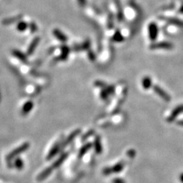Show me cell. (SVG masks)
<instances>
[{
  "instance_id": "18",
  "label": "cell",
  "mask_w": 183,
  "mask_h": 183,
  "mask_svg": "<svg viewBox=\"0 0 183 183\" xmlns=\"http://www.w3.org/2000/svg\"><path fill=\"white\" fill-rule=\"evenodd\" d=\"M92 147V143H87L85 144L84 146H83L81 148L79 151V153H78V157L79 158H81L84 155L87 153V152L91 149Z\"/></svg>"
},
{
  "instance_id": "16",
  "label": "cell",
  "mask_w": 183,
  "mask_h": 183,
  "mask_svg": "<svg viewBox=\"0 0 183 183\" xmlns=\"http://www.w3.org/2000/svg\"><path fill=\"white\" fill-rule=\"evenodd\" d=\"M33 107V103L32 101H27L26 103L24 104L22 108V115H26L32 110Z\"/></svg>"
},
{
  "instance_id": "33",
  "label": "cell",
  "mask_w": 183,
  "mask_h": 183,
  "mask_svg": "<svg viewBox=\"0 0 183 183\" xmlns=\"http://www.w3.org/2000/svg\"><path fill=\"white\" fill-rule=\"evenodd\" d=\"M113 183H126V181L123 180V179L119 178H116L113 180Z\"/></svg>"
},
{
  "instance_id": "36",
  "label": "cell",
  "mask_w": 183,
  "mask_h": 183,
  "mask_svg": "<svg viewBox=\"0 0 183 183\" xmlns=\"http://www.w3.org/2000/svg\"><path fill=\"white\" fill-rule=\"evenodd\" d=\"M180 181L182 183H183V173H182L181 175H180Z\"/></svg>"
},
{
  "instance_id": "37",
  "label": "cell",
  "mask_w": 183,
  "mask_h": 183,
  "mask_svg": "<svg viewBox=\"0 0 183 183\" xmlns=\"http://www.w3.org/2000/svg\"><path fill=\"white\" fill-rule=\"evenodd\" d=\"M178 124L179 126H183V121H179V122H178Z\"/></svg>"
},
{
  "instance_id": "35",
  "label": "cell",
  "mask_w": 183,
  "mask_h": 183,
  "mask_svg": "<svg viewBox=\"0 0 183 183\" xmlns=\"http://www.w3.org/2000/svg\"><path fill=\"white\" fill-rule=\"evenodd\" d=\"M135 151L134 150H132V149H131V150H130L127 153V154H128V155L129 157H134V156L135 155Z\"/></svg>"
},
{
  "instance_id": "4",
  "label": "cell",
  "mask_w": 183,
  "mask_h": 183,
  "mask_svg": "<svg viewBox=\"0 0 183 183\" xmlns=\"http://www.w3.org/2000/svg\"><path fill=\"white\" fill-rule=\"evenodd\" d=\"M153 89L155 91V92L156 93L158 96H160L163 100L166 101V102H169V101L171 100L170 96L167 94L165 90H163L161 88L158 86V85H153Z\"/></svg>"
},
{
  "instance_id": "19",
  "label": "cell",
  "mask_w": 183,
  "mask_h": 183,
  "mask_svg": "<svg viewBox=\"0 0 183 183\" xmlns=\"http://www.w3.org/2000/svg\"><path fill=\"white\" fill-rule=\"evenodd\" d=\"M124 165H125V163L121 161V162H119L118 163H117V164L114 165L113 167H111L112 173H118L121 172V171L123 169Z\"/></svg>"
},
{
  "instance_id": "25",
  "label": "cell",
  "mask_w": 183,
  "mask_h": 183,
  "mask_svg": "<svg viewBox=\"0 0 183 183\" xmlns=\"http://www.w3.org/2000/svg\"><path fill=\"white\" fill-rule=\"evenodd\" d=\"M94 133H95V132L93 130H89L88 132H86V134H85L84 136H82V138H81V141H85V140H86L89 137V136H91L92 135H93Z\"/></svg>"
},
{
  "instance_id": "1",
  "label": "cell",
  "mask_w": 183,
  "mask_h": 183,
  "mask_svg": "<svg viewBox=\"0 0 183 183\" xmlns=\"http://www.w3.org/2000/svg\"><path fill=\"white\" fill-rule=\"evenodd\" d=\"M29 147H30V144L29 142H25V143H23L22 145H21V146H19L18 147L16 148V149L13 150L11 152V153H10L8 155H7V156L6 157L7 161V162L11 161L14 158L18 156V155H21V153H23V152L26 151L27 149H29Z\"/></svg>"
},
{
  "instance_id": "27",
  "label": "cell",
  "mask_w": 183,
  "mask_h": 183,
  "mask_svg": "<svg viewBox=\"0 0 183 183\" xmlns=\"http://www.w3.org/2000/svg\"><path fill=\"white\" fill-rule=\"evenodd\" d=\"M88 56L89 59L90 60L94 61L96 60V55L94 54V53L92 51V50H88Z\"/></svg>"
},
{
  "instance_id": "11",
  "label": "cell",
  "mask_w": 183,
  "mask_h": 183,
  "mask_svg": "<svg viewBox=\"0 0 183 183\" xmlns=\"http://www.w3.org/2000/svg\"><path fill=\"white\" fill-rule=\"evenodd\" d=\"M53 35H54V36L58 40H59L61 42L65 43L68 40V38H67V36H66V35L62 32L60 30L58 29H54Z\"/></svg>"
},
{
  "instance_id": "17",
  "label": "cell",
  "mask_w": 183,
  "mask_h": 183,
  "mask_svg": "<svg viewBox=\"0 0 183 183\" xmlns=\"http://www.w3.org/2000/svg\"><path fill=\"white\" fill-rule=\"evenodd\" d=\"M94 149L95 151L97 154H100L103 151V147H102V144H101V139L100 136H97L95 141H94Z\"/></svg>"
},
{
  "instance_id": "38",
  "label": "cell",
  "mask_w": 183,
  "mask_h": 183,
  "mask_svg": "<svg viewBox=\"0 0 183 183\" xmlns=\"http://www.w3.org/2000/svg\"><path fill=\"white\" fill-rule=\"evenodd\" d=\"M179 11H180V12H181V13L183 14V6L181 7V9H180V10H179Z\"/></svg>"
},
{
  "instance_id": "9",
  "label": "cell",
  "mask_w": 183,
  "mask_h": 183,
  "mask_svg": "<svg viewBox=\"0 0 183 183\" xmlns=\"http://www.w3.org/2000/svg\"><path fill=\"white\" fill-rule=\"evenodd\" d=\"M53 168L52 167V166H50V167H48L47 168H46L45 170H44L42 171V172L38 175L37 176V181H42L45 180V179L46 178H48L50 174H51L52 172L53 171Z\"/></svg>"
},
{
  "instance_id": "14",
  "label": "cell",
  "mask_w": 183,
  "mask_h": 183,
  "mask_svg": "<svg viewBox=\"0 0 183 183\" xmlns=\"http://www.w3.org/2000/svg\"><path fill=\"white\" fill-rule=\"evenodd\" d=\"M70 52V48L67 46L63 45L61 47V54L60 56V59L61 60H66L69 57V54Z\"/></svg>"
},
{
  "instance_id": "21",
  "label": "cell",
  "mask_w": 183,
  "mask_h": 183,
  "mask_svg": "<svg viewBox=\"0 0 183 183\" xmlns=\"http://www.w3.org/2000/svg\"><path fill=\"white\" fill-rule=\"evenodd\" d=\"M142 85L144 89H149L152 85V81L149 77H144L142 81Z\"/></svg>"
},
{
  "instance_id": "6",
  "label": "cell",
  "mask_w": 183,
  "mask_h": 183,
  "mask_svg": "<svg viewBox=\"0 0 183 183\" xmlns=\"http://www.w3.org/2000/svg\"><path fill=\"white\" fill-rule=\"evenodd\" d=\"M183 113V104L179 105V106L174 108L169 118H167V122H172L176 118V117H178L181 113Z\"/></svg>"
},
{
  "instance_id": "31",
  "label": "cell",
  "mask_w": 183,
  "mask_h": 183,
  "mask_svg": "<svg viewBox=\"0 0 183 183\" xmlns=\"http://www.w3.org/2000/svg\"><path fill=\"white\" fill-rule=\"evenodd\" d=\"M94 84L96 85L97 87H99V88H106V86H107L106 84L104 83L103 81H96Z\"/></svg>"
},
{
  "instance_id": "3",
  "label": "cell",
  "mask_w": 183,
  "mask_h": 183,
  "mask_svg": "<svg viewBox=\"0 0 183 183\" xmlns=\"http://www.w3.org/2000/svg\"><path fill=\"white\" fill-rule=\"evenodd\" d=\"M148 32H149V37L151 41H155L157 40L159 33V29L157 24L154 22H151L148 26Z\"/></svg>"
},
{
  "instance_id": "29",
  "label": "cell",
  "mask_w": 183,
  "mask_h": 183,
  "mask_svg": "<svg viewBox=\"0 0 183 183\" xmlns=\"http://www.w3.org/2000/svg\"><path fill=\"white\" fill-rule=\"evenodd\" d=\"M109 94L107 92V91L106 90V89H103V90L100 93V96L101 98H102V99L103 100H107V98H108V95Z\"/></svg>"
},
{
  "instance_id": "12",
  "label": "cell",
  "mask_w": 183,
  "mask_h": 183,
  "mask_svg": "<svg viewBox=\"0 0 183 183\" xmlns=\"http://www.w3.org/2000/svg\"><path fill=\"white\" fill-rule=\"evenodd\" d=\"M21 18H22L21 15H17V16L16 17L5 18L4 20L2 21V24L3 25H10L13 24V23L19 22L21 21Z\"/></svg>"
},
{
  "instance_id": "23",
  "label": "cell",
  "mask_w": 183,
  "mask_h": 183,
  "mask_svg": "<svg viewBox=\"0 0 183 183\" xmlns=\"http://www.w3.org/2000/svg\"><path fill=\"white\" fill-rule=\"evenodd\" d=\"M14 166L19 170H21L24 167V163L21 158H17L14 161Z\"/></svg>"
},
{
  "instance_id": "20",
  "label": "cell",
  "mask_w": 183,
  "mask_h": 183,
  "mask_svg": "<svg viewBox=\"0 0 183 183\" xmlns=\"http://www.w3.org/2000/svg\"><path fill=\"white\" fill-rule=\"evenodd\" d=\"M112 40L115 42L119 43L124 40V37L123 36V35L122 34V33H121L119 30H118L116 31L115 33H114L113 36L112 37Z\"/></svg>"
},
{
  "instance_id": "28",
  "label": "cell",
  "mask_w": 183,
  "mask_h": 183,
  "mask_svg": "<svg viewBox=\"0 0 183 183\" xmlns=\"http://www.w3.org/2000/svg\"><path fill=\"white\" fill-rule=\"evenodd\" d=\"M103 173L104 175H106V176H108V175L113 174L111 167H105V168H104V170H103Z\"/></svg>"
},
{
  "instance_id": "22",
  "label": "cell",
  "mask_w": 183,
  "mask_h": 183,
  "mask_svg": "<svg viewBox=\"0 0 183 183\" xmlns=\"http://www.w3.org/2000/svg\"><path fill=\"white\" fill-rule=\"evenodd\" d=\"M29 27V25L25 21H19L17 25V29L20 32H23L26 31Z\"/></svg>"
},
{
  "instance_id": "26",
  "label": "cell",
  "mask_w": 183,
  "mask_h": 183,
  "mask_svg": "<svg viewBox=\"0 0 183 183\" xmlns=\"http://www.w3.org/2000/svg\"><path fill=\"white\" fill-rule=\"evenodd\" d=\"M107 26L108 29H113V20L112 15H110V16L108 17Z\"/></svg>"
},
{
  "instance_id": "7",
  "label": "cell",
  "mask_w": 183,
  "mask_h": 183,
  "mask_svg": "<svg viewBox=\"0 0 183 183\" xmlns=\"http://www.w3.org/2000/svg\"><path fill=\"white\" fill-rule=\"evenodd\" d=\"M80 132H81V130L80 129H77V130H75L74 132H73L72 133L68 136V138L65 140V141H64V142L63 144H62L61 147L62 148H63V147L64 148V147H65L67 145H68L69 144L71 143L73 141V140L75 139L77 137V136L80 134Z\"/></svg>"
},
{
  "instance_id": "5",
  "label": "cell",
  "mask_w": 183,
  "mask_h": 183,
  "mask_svg": "<svg viewBox=\"0 0 183 183\" xmlns=\"http://www.w3.org/2000/svg\"><path fill=\"white\" fill-rule=\"evenodd\" d=\"M40 37H34L33 40L31 41V44H29L28 49H27V50H26L27 55H31V54H33L35 50H36V48L37 47V46L39 44V43H40Z\"/></svg>"
},
{
  "instance_id": "2",
  "label": "cell",
  "mask_w": 183,
  "mask_h": 183,
  "mask_svg": "<svg viewBox=\"0 0 183 183\" xmlns=\"http://www.w3.org/2000/svg\"><path fill=\"white\" fill-rule=\"evenodd\" d=\"M174 47L172 43L167 41H161L157 43H153L150 46L151 50H172Z\"/></svg>"
},
{
  "instance_id": "8",
  "label": "cell",
  "mask_w": 183,
  "mask_h": 183,
  "mask_svg": "<svg viewBox=\"0 0 183 183\" xmlns=\"http://www.w3.org/2000/svg\"><path fill=\"white\" fill-rule=\"evenodd\" d=\"M61 145H62V144L60 143V142H58L53 146V147L51 149H50L49 153L47 155L48 160H50V159H51L52 158H53L54 156H55V155L57 154L58 152L60 151V148H61Z\"/></svg>"
},
{
  "instance_id": "10",
  "label": "cell",
  "mask_w": 183,
  "mask_h": 183,
  "mask_svg": "<svg viewBox=\"0 0 183 183\" xmlns=\"http://www.w3.org/2000/svg\"><path fill=\"white\" fill-rule=\"evenodd\" d=\"M68 155H69V153L67 152H66V153H64L62 154L60 156L58 157L56 160L54 162V163L52 164V167L53 169H55L57 168L59 166H60L62 164H63V163L65 161V159L68 157Z\"/></svg>"
},
{
  "instance_id": "34",
  "label": "cell",
  "mask_w": 183,
  "mask_h": 183,
  "mask_svg": "<svg viewBox=\"0 0 183 183\" xmlns=\"http://www.w3.org/2000/svg\"><path fill=\"white\" fill-rule=\"evenodd\" d=\"M78 2V3L81 7H84L85 5H86V0H77Z\"/></svg>"
},
{
  "instance_id": "24",
  "label": "cell",
  "mask_w": 183,
  "mask_h": 183,
  "mask_svg": "<svg viewBox=\"0 0 183 183\" xmlns=\"http://www.w3.org/2000/svg\"><path fill=\"white\" fill-rule=\"evenodd\" d=\"M29 29L31 31V33H36L37 31V26L36 25V23H35L33 22H31L29 24Z\"/></svg>"
},
{
  "instance_id": "13",
  "label": "cell",
  "mask_w": 183,
  "mask_h": 183,
  "mask_svg": "<svg viewBox=\"0 0 183 183\" xmlns=\"http://www.w3.org/2000/svg\"><path fill=\"white\" fill-rule=\"evenodd\" d=\"M12 54L17 58H18V60L22 61V63H26V61H27L26 55L23 53L22 52L20 51V50H14L12 51Z\"/></svg>"
},
{
  "instance_id": "15",
  "label": "cell",
  "mask_w": 183,
  "mask_h": 183,
  "mask_svg": "<svg viewBox=\"0 0 183 183\" xmlns=\"http://www.w3.org/2000/svg\"><path fill=\"white\" fill-rule=\"evenodd\" d=\"M90 47V41L86 40L81 46H75L73 50L75 51H81V50H89Z\"/></svg>"
},
{
  "instance_id": "30",
  "label": "cell",
  "mask_w": 183,
  "mask_h": 183,
  "mask_svg": "<svg viewBox=\"0 0 183 183\" xmlns=\"http://www.w3.org/2000/svg\"><path fill=\"white\" fill-rule=\"evenodd\" d=\"M118 19L119 22L122 21L123 20V10L122 9H120L118 12Z\"/></svg>"
},
{
  "instance_id": "32",
  "label": "cell",
  "mask_w": 183,
  "mask_h": 183,
  "mask_svg": "<svg viewBox=\"0 0 183 183\" xmlns=\"http://www.w3.org/2000/svg\"><path fill=\"white\" fill-rule=\"evenodd\" d=\"M170 22L173 23V24H175V25H183V22L182 21H178V20H176V19H170Z\"/></svg>"
}]
</instances>
